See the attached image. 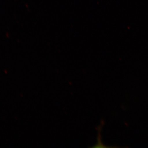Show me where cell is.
I'll return each instance as SVG.
<instances>
[]
</instances>
